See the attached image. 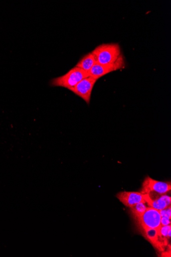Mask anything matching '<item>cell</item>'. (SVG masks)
Listing matches in <instances>:
<instances>
[{
  "label": "cell",
  "instance_id": "obj_1",
  "mask_svg": "<svg viewBox=\"0 0 171 257\" xmlns=\"http://www.w3.org/2000/svg\"><path fill=\"white\" fill-rule=\"evenodd\" d=\"M91 54L95 62L102 65L113 64L121 55L118 43L101 44L97 46Z\"/></svg>",
  "mask_w": 171,
  "mask_h": 257
},
{
  "label": "cell",
  "instance_id": "obj_2",
  "mask_svg": "<svg viewBox=\"0 0 171 257\" xmlns=\"http://www.w3.org/2000/svg\"><path fill=\"white\" fill-rule=\"evenodd\" d=\"M88 77V73L75 66L65 75L53 79L51 85L52 86L62 87L71 90L81 80Z\"/></svg>",
  "mask_w": 171,
  "mask_h": 257
},
{
  "label": "cell",
  "instance_id": "obj_3",
  "mask_svg": "<svg viewBox=\"0 0 171 257\" xmlns=\"http://www.w3.org/2000/svg\"><path fill=\"white\" fill-rule=\"evenodd\" d=\"M134 218L141 231L151 228L159 229L161 226L159 211L151 207H148L143 214Z\"/></svg>",
  "mask_w": 171,
  "mask_h": 257
},
{
  "label": "cell",
  "instance_id": "obj_4",
  "mask_svg": "<svg viewBox=\"0 0 171 257\" xmlns=\"http://www.w3.org/2000/svg\"><path fill=\"white\" fill-rule=\"evenodd\" d=\"M124 65L123 57L121 55L117 61L113 64L102 65L95 62L88 73L89 77L97 80L110 73L124 68Z\"/></svg>",
  "mask_w": 171,
  "mask_h": 257
},
{
  "label": "cell",
  "instance_id": "obj_5",
  "mask_svg": "<svg viewBox=\"0 0 171 257\" xmlns=\"http://www.w3.org/2000/svg\"><path fill=\"white\" fill-rule=\"evenodd\" d=\"M170 190V182L158 181L148 176L142 183L141 193L143 194L153 193L166 195Z\"/></svg>",
  "mask_w": 171,
  "mask_h": 257
},
{
  "label": "cell",
  "instance_id": "obj_6",
  "mask_svg": "<svg viewBox=\"0 0 171 257\" xmlns=\"http://www.w3.org/2000/svg\"><path fill=\"white\" fill-rule=\"evenodd\" d=\"M96 81L97 80L88 77L81 80L70 91L81 98L87 104H89L92 89Z\"/></svg>",
  "mask_w": 171,
  "mask_h": 257
},
{
  "label": "cell",
  "instance_id": "obj_7",
  "mask_svg": "<svg viewBox=\"0 0 171 257\" xmlns=\"http://www.w3.org/2000/svg\"><path fill=\"white\" fill-rule=\"evenodd\" d=\"M144 195L146 204L158 211L170 206L171 199L167 195L153 193Z\"/></svg>",
  "mask_w": 171,
  "mask_h": 257
},
{
  "label": "cell",
  "instance_id": "obj_8",
  "mask_svg": "<svg viewBox=\"0 0 171 257\" xmlns=\"http://www.w3.org/2000/svg\"><path fill=\"white\" fill-rule=\"evenodd\" d=\"M116 197L126 206L131 208L140 202L146 203L144 195L141 192H121Z\"/></svg>",
  "mask_w": 171,
  "mask_h": 257
},
{
  "label": "cell",
  "instance_id": "obj_9",
  "mask_svg": "<svg viewBox=\"0 0 171 257\" xmlns=\"http://www.w3.org/2000/svg\"><path fill=\"white\" fill-rule=\"evenodd\" d=\"M95 63V61L91 53L84 56L77 63L76 67H79L87 73Z\"/></svg>",
  "mask_w": 171,
  "mask_h": 257
},
{
  "label": "cell",
  "instance_id": "obj_10",
  "mask_svg": "<svg viewBox=\"0 0 171 257\" xmlns=\"http://www.w3.org/2000/svg\"><path fill=\"white\" fill-rule=\"evenodd\" d=\"M146 203L140 202L130 208L131 212L134 218L141 215L146 211V208H148L145 205Z\"/></svg>",
  "mask_w": 171,
  "mask_h": 257
},
{
  "label": "cell",
  "instance_id": "obj_11",
  "mask_svg": "<svg viewBox=\"0 0 171 257\" xmlns=\"http://www.w3.org/2000/svg\"><path fill=\"white\" fill-rule=\"evenodd\" d=\"M170 225L161 226L159 228L160 236L167 240L170 238Z\"/></svg>",
  "mask_w": 171,
  "mask_h": 257
},
{
  "label": "cell",
  "instance_id": "obj_12",
  "mask_svg": "<svg viewBox=\"0 0 171 257\" xmlns=\"http://www.w3.org/2000/svg\"><path fill=\"white\" fill-rule=\"evenodd\" d=\"M170 218H169L167 215H165L163 217H161V226H165L170 225Z\"/></svg>",
  "mask_w": 171,
  "mask_h": 257
}]
</instances>
